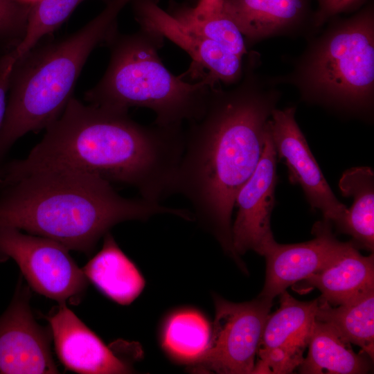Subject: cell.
<instances>
[{
    "instance_id": "10",
    "label": "cell",
    "mask_w": 374,
    "mask_h": 374,
    "mask_svg": "<svg viewBox=\"0 0 374 374\" xmlns=\"http://www.w3.org/2000/svg\"><path fill=\"white\" fill-rule=\"evenodd\" d=\"M295 112V106L272 112L270 130L277 158L287 167L290 183L302 188L312 208L319 209L324 219L337 226L348 208L330 189L296 121Z\"/></svg>"
},
{
    "instance_id": "22",
    "label": "cell",
    "mask_w": 374,
    "mask_h": 374,
    "mask_svg": "<svg viewBox=\"0 0 374 374\" xmlns=\"http://www.w3.org/2000/svg\"><path fill=\"white\" fill-rule=\"evenodd\" d=\"M211 335V328L204 317L195 311H182L168 321L163 345L175 358L195 362L206 350Z\"/></svg>"
},
{
    "instance_id": "28",
    "label": "cell",
    "mask_w": 374,
    "mask_h": 374,
    "mask_svg": "<svg viewBox=\"0 0 374 374\" xmlns=\"http://www.w3.org/2000/svg\"><path fill=\"white\" fill-rule=\"evenodd\" d=\"M224 0H199L194 8H188L191 15L196 17L206 16L221 9Z\"/></svg>"
},
{
    "instance_id": "21",
    "label": "cell",
    "mask_w": 374,
    "mask_h": 374,
    "mask_svg": "<svg viewBox=\"0 0 374 374\" xmlns=\"http://www.w3.org/2000/svg\"><path fill=\"white\" fill-rule=\"evenodd\" d=\"M318 301L315 319L331 326L373 360L374 291L337 308L319 299Z\"/></svg>"
},
{
    "instance_id": "6",
    "label": "cell",
    "mask_w": 374,
    "mask_h": 374,
    "mask_svg": "<svg viewBox=\"0 0 374 374\" xmlns=\"http://www.w3.org/2000/svg\"><path fill=\"white\" fill-rule=\"evenodd\" d=\"M307 38L292 69L268 76L274 85L295 87L302 99L337 109L370 112L374 101V5L348 18L335 17Z\"/></svg>"
},
{
    "instance_id": "14",
    "label": "cell",
    "mask_w": 374,
    "mask_h": 374,
    "mask_svg": "<svg viewBox=\"0 0 374 374\" xmlns=\"http://www.w3.org/2000/svg\"><path fill=\"white\" fill-rule=\"evenodd\" d=\"M136 19L149 26L184 49L191 57L193 66L217 82L237 84L242 78V58L231 53L218 43L197 35L163 10L159 0H132Z\"/></svg>"
},
{
    "instance_id": "5",
    "label": "cell",
    "mask_w": 374,
    "mask_h": 374,
    "mask_svg": "<svg viewBox=\"0 0 374 374\" xmlns=\"http://www.w3.org/2000/svg\"><path fill=\"white\" fill-rule=\"evenodd\" d=\"M164 37L140 25L132 34L117 32L107 42L110 59L102 78L85 93L89 104L127 111L145 107L155 114L154 123L179 125L204 114L212 87L219 83L208 78L190 83L164 66L158 51Z\"/></svg>"
},
{
    "instance_id": "13",
    "label": "cell",
    "mask_w": 374,
    "mask_h": 374,
    "mask_svg": "<svg viewBox=\"0 0 374 374\" xmlns=\"http://www.w3.org/2000/svg\"><path fill=\"white\" fill-rule=\"evenodd\" d=\"M314 238L302 243L273 242L265 249L266 276L258 295L273 300L291 285L304 280L330 265L347 244L338 240L331 222L324 219L313 226Z\"/></svg>"
},
{
    "instance_id": "12",
    "label": "cell",
    "mask_w": 374,
    "mask_h": 374,
    "mask_svg": "<svg viewBox=\"0 0 374 374\" xmlns=\"http://www.w3.org/2000/svg\"><path fill=\"white\" fill-rule=\"evenodd\" d=\"M279 295L280 307L267 318L252 373H290L304 359L318 299L299 301L286 290Z\"/></svg>"
},
{
    "instance_id": "29",
    "label": "cell",
    "mask_w": 374,
    "mask_h": 374,
    "mask_svg": "<svg viewBox=\"0 0 374 374\" xmlns=\"http://www.w3.org/2000/svg\"><path fill=\"white\" fill-rule=\"evenodd\" d=\"M27 1H32V2H35V1H37V0H27Z\"/></svg>"
},
{
    "instance_id": "24",
    "label": "cell",
    "mask_w": 374,
    "mask_h": 374,
    "mask_svg": "<svg viewBox=\"0 0 374 374\" xmlns=\"http://www.w3.org/2000/svg\"><path fill=\"white\" fill-rule=\"evenodd\" d=\"M191 32L214 41L242 58L248 53L244 36L233 20L221 9L201 17H194L188 8L172 15Z\"/></svg>"
},
{
    "instance_id": "16",
    "label": "cell",
    "mask_w": 374,
    "mask_h": 374,
    "mask_svg": "<svg viewBox=\"0 0 374 374\" xmlns=\"http://www.w3.org/2000/svg\"><path fill=\"white\" fill-rule=\"evenodd\" d=\"M45 318L57 355L68 370L84 374L132 373L131 365L117 350L106 346L66 303H59Z\"/></svg>"
},
{
    "instance_id": "11",
    "label": "cell",
    "mask_w": 374,
    "mask_h": 374,
    "mask_svg": "<svg viewBox=\"0 0 374 374\" xmlns=\"http://www.w3.org/2000/svg\"><path fill=\"white\" fill-rule=\"evenodd\" d=\"M277 159L269 120L260 159L235 200L238 213L231 227V235L238 256L250 250L263 256L268 246L275 241L270 217L278 180Z\"/></svg>"
},
{
    "instance_id": "27",
    "label": "cell",
    "mask_w": 374,
    "mask_h": 374,
    "mask_svg": "<svg viewBox=\"0 0 374 374\" xmlns=\"http://www.w3.org/2000/svg\"><path fill=\"white\" fill-rule=\"evenodd\" d=\"M14 62L10 56L0 60V128L5 115L10 74Z\"/></svg>"
},
{
    "instance_id": "8",
    "label": "cell",
    "mask_w": 374,
    "mask_h": 374,
    "mask_svg": "<svg viewBox=\"0 0 374 374\" xmlns=\"http://www.w3.org/2000/svg\"><path fill=\"white\" fill-rule=\"evenodd\" d=\"M215 317L208 346L195 362L196 371L252 373L272 300L258 296L244 303L215 296Z\"/></svg>"
},
{
    "instance_id": "9",
    "label": "cell",
    "mask_w": 374,
    "mask_h": 374,
    "mask_svg": "<svg viewBox=\"0 0 374 374\" xmlns=\"http://www.w3.org/2000/svg\"><path fill=\"white\" fill-rule=\"evenodd\" d=\"M30 287L21 274L6 310L0 317V374H55L51 327L32 312Z\"/></svg>"
},
{
    "instance_id": "4",
    "label": "cell",
    "mask_w": 374,
    "mask_h": 374,
    "mask_svg": "<svg viewBox=\"0 0 374 374\" xmlns=\"http://www.w3.org/2000/svg\"><path fill=\"white\" fill-rule=\"evenodd\" d=\"M132 1L112 0L78 31L36 44L15 60L0 128V166L19 138L47 128L61 116L88 57L118 32V16Z\"/></svg>"
},
{
    "instance_id": "2",
    "label": "cell",
    "mask_w": 374,
    "mask_h": 374,
    "mask_svg": "<svg viewBox=\"0 0 374 374\" xmlns=\"http://www.w3.org/2000/svg\"><path fill=\"white\" fill-rule=\"evenodd\" d=\"M45 130L25 159L0 166V186L32 170L64 168L130 185L141 197L154 202L174 194L183 126L141 125L127 111L84 105L71 97Z\"/></svg>"
},
{
    "instance_id": "15",
    "label": "cell",
    "mask_w": 374,
    "mask_h": 374,
    "mask_svg": "<svg viewBox=\"0 0 374 374\" xmlns=\"http://www.w3.org/2000/svg\"><path fill=\"white\" fill-rule=\"evenodd\" d=\"M312 0H224L221 10L236 24L247 48L279 36L316 34Z\"/></svg>"
},
{
    "instance_id": "3",
    "label": "cell",
    "mask_w": 374,
    "mask_h": 374,
    "mask_svg": "<svg viewBox=\"0 0 374 374\" xmlns=\"http://www.w3.org/2000/svg\"><path fill=\"white\" fill-rule=\"evenodd\" d=\"M160 214L189 217L184 208L123 197L110 182L71 168L37 169L0 186V226L53 240L87 255L116 224Z\"/></svg>"
},
{
    "instance_id": "7",
    "label": "cell",
    "mask_w": 374,
    "mask_h": 374,
    "mask_svg": "<svg viewBox=\"0 0 374 374\" xmlns=\"http://www.w3.org/2000/svg\"><path fill=\"white\" fill-rule=\"evenodd\" d=\"M69 251L53 240L0 226V262L12 259L37 293L59 303L78 305L87 278Z\"/></svg>"
},
{
    "instance_id": "25",
    "label": "cell",
    "mask_w": 374,
    "mask_h": 374,
    "mask_svg": "<svg viewBox=\"0 0 374 374\" xmlns=\"http://www.w3.org/2000/svg\"><path fill=\"white\" fill-rule=\"evenodd\" d=\"M34 2L0 0V58L11 53L22 41Z\"/></svg>"
},
{
    "instance_id": "17",
    "label": "cell",
    "mask_w": 374,
    "mask_h": 374,
    "mask_svg": "<svg viewBox=\"0 0 374 374\" xmlns=\"http://www.w3.org/2000/svg\"><path fill=\"white\" fill-rule=\"evenodd\" d=\"M321 292L320 300L339 305L374 291V256H362L353 241L328 267L304 280Z\"/></svg>"
},
{
    "instance_id": "26",
    "label": "cell",
    "mask_w": 374,
    "mask_h": 374,
    "mask_svg": "<svg viewBox=\"0 0 374 374\" xmlns=\"http://www.w3.org/2000/svg\"><path fill=\"white\" fill-rule=\"evenodd\" d=\"M314 26L320 30L331 19L341 13H350L361 9L368 0H315Z\"/></svg>"
},
{
    "instance_id": "1",
    "label": "cell",
    "mask_w": 374,
    "mask_h": 374,
    "mask_svg": "<svg viewBox=\"0 0 374 374\" xmlns=\"http://www.w3.org/2000/svg\"><path fill=\"white\" fill-rule=\"evenodd\" d=\"M241 80L229 89L211 91L202 116L188 123L174 183L197 217L224 250L238 259L232 242L231 215L236 195L262 156L266 128L281 96L262 75L260 57L249 52Z\"/></svg>"
},
{
    "instance_id": "23",
    "label": "cell",
    "mask_w": 374,
    "mask_h": 374,
    "mask_svg": "<svg viewBox=\"0 0 374 374\" xmlns=\"http://www.w3.org/2000/svg\"><path fill=\"white\" fill-rule=\"evenodd\" d=\"M85 0H37L30 10L25 35L10 53L15 60L32 49L42 39L55 31L75 8ZM109 3L112 0H103Z\"/></svg>"
},
{
    "instance_id": "20",
    "label": "cell",
    "mask_w": 374,
    "mask_h": 374,
    "mask_svg": "<svg viewBox=\"0 0 374 374\" xmlns=\"http://www.w3.org/2000/svg\"><path fill=\"white\" fill-rule=\"evenodd\" d=\"M345 197L353 202L337 226L342 233L350 235L355 246L368 251L374 249V173L366 166L345 171L339 182Z\"/></svg>"
},
{
    "instance_id": "19",
    "label": "cell",
    "mask_w": 374,
    "mask_h": 374,
    "mask_svg": "<svg viewBox=\"0 0 374 374\" xmlns=\"http://www.w3.org/2000/svg\"><path fill=\"white\" fill-rule=\"evenodd\" d=\"M308 346L307 357L299 366L301 373H366L373 359L363 350L355 353L329 324L315 319Z\"/></svg>"
},
{
    "instance_id": "18",
    "label": "cell",
    "mask_w": 374,
    "mask_h": 374,
    "mask_svg": "<svg viewBox=\"0 0 374 374\" xmlns=\"http://www.w3.org/2000/svg\"><path fill=\"white\" fill-rule=\"evenodd\" d=\"M101 250L82 269L103 293L121 305L130 304L142 292L145 280L134 264L107 232Z\"/></svg>"
}]
</instances>
